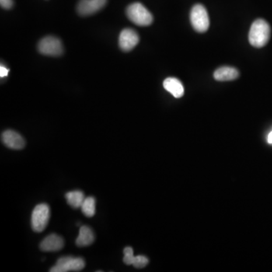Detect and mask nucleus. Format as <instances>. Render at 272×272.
I'll return each mask as SVG.
<instances>
[{"label": "nucleus", "mask_w": 272, "mask_h": 272, "mask_svg": "<svg viewBox=\"0 0 272 272\" xmlns=\"http://www.w3.org/2000/svg\"><path fill=\"white\" fill-rule=\"evenodd\" d=\"M271 27L266 21L257 19L252 23L249 33V43L256 48H262L270 40Z\"/></svg>", "instance_id": "f257e3e1"}, {"label": "nucleus", "mask_w": 272, "mask_h": 272, "mask_svg": "<svg viewBox=\"0 0 272 272\" xmlns=\"http://www.w3.org/2000/svg\"><path fill=\"white\" fill-rule=\"evenodd\" d=\"M126 15L132 22L138 26H148L153 22L151 12L139 2L129 5L126 8Z\"/></svg>", "instance_id": "f03ea898"}, {"label": "nucleus", "mask_w": 272, "mask_h": 272, "mask_svg": "<svg viewBox=\"0 0 272 272\" xmlns=\"http://www.w3.org/2000/svg\"><path fill=\"white\" fill-rule=\"evenodd\" d=\"M190 23L193 29L199 33H204L210 27V18L208 12L203 5L200 4L194 5L190 11Z\"/></svg>", "instance_id": "7ed1b4c3"}, {"label": "nucleus", "mask_w": 272, "mask_h": 272, "mask_svg": "<svg viewBox=\"0 0 272 272\" xmlns=\"http://www.w3.org/2000/svg\"><path fill=\"white\" fill-rule=\"evenodd\" d=\"M50 218V208L46 203H40L33 209L31 225L33 231L42 232L47 226Z\"/></svg>", "instance_id": "20e7f679"}, {"label": "nucleus", "mask_w": 272, "mask_h": 272, "mask_svg": "<svg viewBox=\"0 0 272 272\" xmlns=\"http://www.w3.org/2000/svg\"><path fill=\"white\" fill-rule=\"evenodd\" d=\"M85 267V261L81 257L64 256L57 261L55 266L50 269L52 272H79Z\"/></svg>", "instance_id": "39448f33"}, {"label": "nucleus", "mask_w": 272, "mask_h": 272, "mask_svg": "<svg viewBox=\"0 0 272 272\" xmlns=\"http://www.w3.org/2000/svg\"><path fill=\"white\" fill-rule=\"evenodd\" d=\"M38 50L42 54L57 57L61 56L64 52L62 43L58 38L54 36H46L40 40L38 45Z\"/></svg>", "instance_id": "423d86ee"}, {"label": "nucleus", "mask_w": 272, "mask_h": 272, "mask_svg": "<svg viewBox=\"0 0 272 272\" xmlns=\"http://www.w3.org/2000/svg\"><path fill=\"white\" fill-rule=\"evenodd\" d=\"M139 41L138 33L133 29H124L122 30L119 36V46L124 52H130L133 50Z\"/></svg>", "instance_id": "0eeeda50"}, {"label": "nucleus", "mask_w": 272, "mask_h": 272, "mask_svg": "<svg viewBox=\"0 0 272 272\" xmlns=\"http://www.w3.org/2000/svg\"><path fill=\"white\" fill-rule=\"evenodd\" d=\"M107 3V0H81L77 5V12L82 16L93 15L101 10Z\"/></svg>", "instance_id": "6e6552de"}, {"label": "nucleus", "mask_w": 272, "mask_h": 272, "mask_svg": "<svg viewBox=\"0 0 272 272\" xmlns=\"http://www.w3.org/2000/svg\"><path fill=\"white\" fill-rule=\"evenodd\" d=\"M2 141L5 146L14 150L23 149L25 141L19 133L13 130H6L2 135Z\"/></svg>", "instance_id": "1a4fd4ad"}, {"label": "nucleus", "mask_w": 272, "mask_h": 272, "mask_svg": "<svg viewBox=\"0 0 272 272\" xmlns=\"http://www.w3.org/2000/svg\"><path fill=\"white\" fill-rule=\"evenodd\" d=\"M64 241L61 237L56 234H52L46 237L41 244L40 249L45 252H55L64 247Z\"/></svg>", "instance_id": "9d476101"}, {"label": "nucleus", "mask_w": 272, "mask_h": 272, "mask_svg": "<svg viewBox=\"0 0 272 272\" xmlns=\"http://www.w3.org/2000/svg\"><path fill=\"white\" fill-rule=\"evenodd\" d=\"M163 87L164 89L172 94L176 99H179L183 96L185 92L183 85L181 81L174 77H169L165 80L163 82Z\"/></svg>", "instance_id": "9b49d317"}, {"label": "nucleus", "mask_w": 272, "mask_h": 272, "mask_svg": "<svg viewBox=\"0 0 272 272\" xmlns=\"http://www.w3.org/2000/svg\"><path fill=\"white\" fill-rule=\"evenodd\" d=\"M239 77V72L235 67H221L214 73V78L218 81H231Z\"/></svg>", "instance_id": "f8f14e48"}, {"label": "nucleus", "mask_w": 272, "mask_h": 272, "mask_svg": "<svg viewBox=\"0 0 272 272\" xmlns=\"http://www.w3.org/2000/svg\"><path fill=\"white\" fill-rule=\"evenodd\" d=\"M95 241V235L89 227L81 226L80 228L79 235L77 237L76 244L78 246H87L92 245Z\"/></svg>", "instance_id": "ddd939ff"}, {"label": "nucleus", "mask_w": 272, "mask_h": 272, "mask_svg": "<svg viewBox=\"0 0 272 272\" xmlns=\"http://www.w3.org/2000/svg\"><path fill=\"white\" fill-rule=\"evenodd\" d=\"M66 200L67 203L74 209L81 208L85 200L84 193L81 190H74L66 193Z\"/></svg>", "instance_id": "4468645a"}, {"label": "nucleus", "mask_w": 272, "mask_h": 272, "mask_svg": "<svg viewBox=\"0 0 272 272\" xmlns=\"http://www.w3.org/2000/svg\"><path fill=\"white\" fill-rule=\"evenodd\" d=\"M81 208L85 217H93L95 214V199L93 197H85Z\"/></svg>", "instance_id": "2eb2a0df"}, {"label": "nucleus", "mask_w": 272, "mask_h": 272, "mask_svg": "<svg viewBox=\"0 0 272 272\" xmlns=\"http://www.w3.org/2000/svg\"><path fill=\"white\" fill-rule=\"evenodd\" d=\"M148 262H149V260L146 256H134L133 258L132 265L136 269H142L148 264Z\"/></svg>", "instance_id": "dca6fc26"}, {"label": "nucleus", "mask_w": 272, "mask_h": 272, "mask_svg": "<svg viewBox=\"0 0 272 272\" xmlns=\"http://www.w3.org/2000/svg\"><path fill=\"white\" fill-rule=\"evenodd\" d=\"M123 253H124L123 262H124L125 264L128 265V266L132 265L133 258H134L135 256L133 248L130 247V246H127V247L125 248L124 250H123Z\"/></svg>", "instance_id": "f3484780"}, {"label": "nucleus", "mask_w": 272, "mask_h": 272, "mask_svg": "<svg viewBox=\"0 0 272 272\" xmlns=\"http://www.w3.org/2000/svg\"><path fill=\"white\" fill-rule=\"evenodd\" d=\"M0 5L5 9H10L13 6V0H0Z\"/></svg>", "instance_id": "a211bd4d"}, {"label": "nucleus", "mask_w": 272, "mask_h": 272, "mask_svg": "<svg viewBox=\"0 0 272 272\" xmlns=\"http://www.w3.org/2000/svg\"><path fill=\"white\" fill-rule=\"evenodd\" d=\"M8 72H9V70L8 68H6L5 66L1 65V67H0V77H6V76H8Z\"/></svg>", "instance_id": "6ab92c4d"}, {"label": "nucleus", "mask_w": 272, "mask_h": 272, "mask_svg": "<svg viewBox=\"0 0 272 272\" xmlns=\"http://www.w3.org/2000/svg\"><path fill=\"white\" fill-rule=\"evenodd\" d=\"M268 142L269 144H272V131L269 133V136H268Z\"/></svg>", "instance_id": "aec40b11"}]
</instances>
